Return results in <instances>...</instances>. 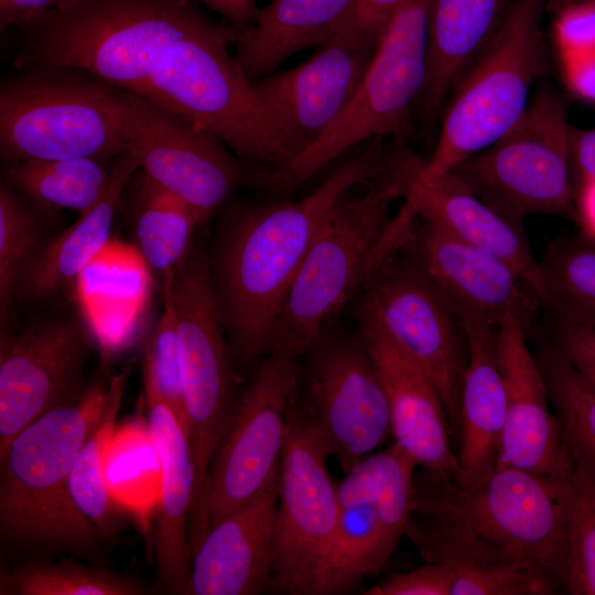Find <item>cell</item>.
<instances>
[{"instance_id": "1", "label": "cell", "mask_w": 595, "mask_h": 595, "mask_svg": "<svg viewBox=\"0 0 595 595\" xmlns=\"http://www.w3.org/2000/svg\"><path fill=\"white\" fill-rule=\"evenodd\" d=\"M382 140H371L298 201L246 204L225 217L208 257L221 323L241 363L269 353L282 304L317 232L343 197L376 175Z\"/></svg>"}, {"instance_id": "2", "label": "cell", "mask_w": 595, "mask_h": 595, "mask_svg": "<svg viewBox=\"0 0 595 595\" xmlns=\"http://www.w3.org/2000/svg\"><path fill=\"white\" fill-rule=\"evenodd\" d=\"M400 185L378 170L368 191L346 195L327 215L274 324L270 350L303 356L331 321L358 296L372 273L409 242L416 214Z\"/></svg>"}, {"instance_id": "3", "label": "cell", "mask_w": 595, "mask_h": 595, "mask_svg": "<svg viewBox=\"0 0 595 595\" xmlns=\"http://www.w3.org/2000/svg\"><path fill=\"white\" fill-rule=\"evenodd\" d=\"M203 14L193 0H76L17 26L23 35L18 67L76 68L139 94Z\"/></svg>"}, {"instance_id": "4", "label": "cell", "mask_w": 595, "mask_h": 595, "mask_svg": "<svg viewBox=\"0 0 595 595\" xmlns=\"http://www.w3.org/2000/svg\"><path fill=\"white\" fill-rule=\"evenodd\" d=\"M95 381L17 434L0 455V536L32 550L89 552L101 540L69 491L78 451L106 404Z\"/></svg>"}, {"instance_id": "5", "label": "cell", "mask_w": 595, "mask_h": 595, "mask_svg": "<svg viewBox=\"0 0 595 595\" xmlns=\"http://www.w3.org/2000/svg\"><path fill=\"white\" fill-rule=\"evenodd\" d=\"M236 34L204 13L138 95L218 138L244 162L278 170L292 155L229 51Z\"/></svg>"}, {"instance_id": "6", "label": "cell", "mask_w": 595, "mask_h": 595, "mask_svg": "<svg viewBox=\"0 0 595 595\" xmlns=\"http://www.w3.org/2000/svg\"><path fill=\"white\" fill-rule=\"evenodd\" d=\"M413 512L462 522L563 587L571 478L502 466L472 486L421 468Z\"/></svg>"}, {"instance_id": "7", "label": "cell", "mask_w": 595, "mask_h": 595, "mask_svg": "<svg viewBox=\"0 0 595 595\" xmlns=\"http://www.w3.org/2000/svg\"><path fill=\"white\" fill-rule=\"evenodd\" d=\"M0 88V155L6 164L126 151L118 88L76 68L31 66Z\"/></svg>"}, {"instance_id": "8", "label": "cell", "mask_w": 595, "mask_h": 595, "mask_svg": "<svg viewBox=\"0 0 595 595\" xmlns=\"http://www.w3.org/2000/svg\"><path fill=\"white\" fill-rule=\"evenodd\" d=\"M548 0H515L505 20L454 87L422 171H452L504 134L524 112L549 67L542 28Z\"/></svg>"}, {"instance_id": "9", "label": "cell", "mask_w": 595, "mask_h": 595, "mask_svg": "<svg viewBox=\"0 0 595 595\" xmlns=\"http://www.w3.org/2000/svg\"><path fill=\"white\" fill-rule=\"evenodd\" d=\"M433 0H403L386 25L349 106L311 147L267 173L266 188H295L367 140L404 139L426 79Z\"/></svg>"}, {"instance_id": "10", "label": "cell", "mask_w": 595, "mask_h": 595, "mask_svg": "<svg viewBox=\"0 0 595 595\" xmlns=\"http://www.w3.org/2000/svg\"><path fill=\"white\" fill-rule=\"evenodd\" d=\"M570 138L562 96L542 85L504 134L450 172L513 221L552 215L577 223Z\"/></svg>"}, {"instance_id": "11", "label": "cell", "mask_w": 595, "mask_h": 595, "mask_svg": "<svg viewBox=\"0 0 595 595\" xmlns=\"http://www.w3.org/2000/svg\"><path fill=\"white\" fill-rule=\"evenodd\" d=\"M298 356L269 351L237 399L228 429L192 505V552L221 517L258 495L280 474L291 414L298 399Z\"/></svg>"}, {"instance_id": "12", "label": "cell", "mask_w": 595, "mask_h": 595, "mask_svg": "<svg viewBox=\"0 0 595 595\" xmlns=\"http://www.w3.org/2000/svg\"><path fill=\"white\" fill-rule=\"evenodd\" d=\"M175 316L186 430L196 474L194 498L226 433L238 398L234 396L231 348L212 280L209 257L193 244L163 279ZM194 500V499H193Z\"/></svg>"}, {"instance_id": "13", "label": "cell", "mask_w": 595, "mask_h": 595, "mask_svg": "<svg viewBox=\"0 0 595 595\" xmlns=\"http://www.w3.org/2000/svg\"><path fill=\"white\" fill-rule=\"evenodd\" d=\"M399 253L369 278L358 294L355 315L375 325L434 382L456 448L461 391L468 358L464 323L420 269Z\"/></svg>"}, {"instance_id": "14", "label": "cell", "mask_w": 595, "mask_h": 595, "mask_svg": "<svg viewBox=\"0 0 595 595\" xmlns=\"http://www.w3.org/2000/svg\"><path fill=\"white\" fill-rule=\"evenodd\" d=\"M418 467L393 442L345 473L336 484L337 522L313 595L349 594L386 565L414 510Z\"/></svg>"}, {"instance_id": "15", "label": "cell", "mask_w": 595, "mask_h": 595, "mask_svg": "<svg viewBox=\"0 0 595 595\" xmlns=\"http://www.w3.org/2000/svg\"><path fill=\"white\" fill-rule=\"evenodd\" d=\"M304 355L298 405L347 473L392 435L378 369L359 333L326 327Z\"/></svg>"}, {"instance_id": "16", "label": "cell", "mask_w": 595, "mask_h": 595, "mask_svg": "<svg viewBox=\"0 0 595 595\" xmlns=\"http://www.w3.org/2000/svg\"><path fill=\"white\" fill-rule=\"evenodd\" d=\"M126 151L138 170L191 206L204 221L247 182L244 161L213 134L149 99L118 89Z\"/></svg>"}, {"instance_id": "17", "label": "cell", "mask_w": 595, "mask_h": 595, "mask_svg": "<svg viewBox=\"0 0 595 595\" xmlns=\"http://www.w3.org/2000/svg\"><path fill=\"white\" fill-rule=\"evenodd\" d=\"M329 457L296 399L280 467L270 592L313 595L339 510Z\"/></svg>"}, {"instance_id": "18", "label": "cell", "mask_w": 595, "mask_h": 595, "mask_svg": "<svg viewBox=\"0 0 595 595\" xmlns=\"http://www.w3.org/2000/svg\"><path fill=\"white\" fill-rule=\"evenodd\" d=\"M422 221V220H421ZM402 252L455 309L461 318L498 327L507 320L529 332L543 304L505 259L422 221Z\"/></svg>"}, {"instance_id": "19", "label": "cell", "mask_w": 595, "mask_h": 595, "mask_svg": "<svg viewBox=\"0 0 595 595\" xmlns=\"http://www.w3.org/2000/svg\"><path fill=\"white\" fill-rule=\"evenodd\" d=\"M376 46L339 32L304 62L273 71L253 88L292 155L315 143L355 97ZM283 167V166H282Z\"/></svg>"}, {"instance_id": "20", "label": "cell", "mask_w": 595, "mask_h": 595, "mask_svg": "<svg viewBox=\"0 0 595 595\" xmlns=\"http://www.w3.org/2000/svg\"><path fill=\"white\" fill-rule=\"evenodd\" d=\"M88 340L73 318H57L0 342V455L35 420L73 399Z\"/></svg>"}, {"instance_id": "21", "label": "cell", "mask_w": 595, "mask_h": 595, "mask_svg": "<svg viewBox=\"0 0 595 595\" xmlns=\"http://www.w3.org/2000/svg\"><path fill=\"white\" fill-rule=\"evenodd\" d=\"M396 140L394 147L385 151L380 169L398 182L402 201L412 206L418 219L501 257L540 299L539 260L532 253L521 223L497 213L453 172L425 174L423 159L404 144V139Z\"/></svg>"}, {"instance_id": "22", "label": "cell", "mask_w": 595, "mask_h": 595, "mask_svg": "<svg viewBox=\"0 0 595 595\" xmlns=\"http://www.w3.org/2000/svg\"><path fill=\"white\" fill-rule=\"evenodd\" d=\"M518 320L497 327L496 354L506 396V421L497 467L570 479L573 465L540 367Z\"/></svg>"}, {"instance_id": "23", "label": "cell", "mask_w": 595, "mask_h": 595, "mask_svg": "<svg viewBox=\"0 0 595 595\" xmlns=\"http://www.w3.org/2000/svg\"><path fill=\"white\" fill-rule=\"evenodd\" d=\"M279 476L232 509L192 552L182 595H256L271 591Z\"/></svg>"}, {"instance_id": "24", "label": "cell", "mask_w": 595, "mask_h": 595, "mask_svg": "<svg viewBox=\"0 0 595 595\" xmlns=\"http://www.w3.org/2000/svg\"><path fill=\"white\" fill-rule=\"evenodd\" d=\"M378 369L394 443L419 467L456 477L458 462L442 397L430 377L375 325L356 317Z\"/></svg>"}, {"instance_id": "25", "label": "cell", "mask_w": 595, "mask_h": 595, "mask_svg": "<svg viewBox=\"0 0 595 595\" xmlns=\"http://www.w3.org/2000/svg\"><path fill=\"white\" fill-rule=\"evenodd\" d=\"M148 434L161 474L154 532L158 585L183 594L191 573L188 526L196 474L185 425L171 405L144 382Z\"/></svg>"}, {"instance_id": "26", "label": "cell", "mask_w": 595, "mask_h": 595, "mask_svg": "<svg viewBox=\"0 0 595 595\" xmlns=\"http://www.w3.org/2000/svg\"><path fill=\"white\" fill-rule=\"evenodd\" d=\"M424 562L453 574L451 595H548L561 587L466 524L412 512L405 534Z\"/></svg>"}, {"instance_id": "27", "label": "cell", "mask_w": 595, "mask_h": 595, "mask_svg": "<svg viewBox=\"0 0 595 595\" xmlns=\"http://www.w3.org/2000/svg\"><path fill=\"white\" fill-rule=\"evenodd\" d=\"M468 358L459 408V436L456 450L462 486L487 479L497 468L506 421V396L497 363V327L463 318Z\"/></svg>"}, {"instance_id": "28", "label": "cell", "mask_w": 595, "mask_h": 595, "mask_svg": "<svg viewBox=\"0 0 595 595\" xmlns=\"http://www.w3.org/2000/svg\"><path fill=\"white\" fill-rule=\"evenodd\" d=\"M515 0H433L426 79L416 106L432 127L459 79L498 31Z\"/></svg>"}, {"instance_id": "29", "label": "cell", "mask_w": 595, "mask_h": 595, "mask_svg": "<svg viewBox=\"0 0 595 595\" xmlns=\"http://www.w3.org/2000/svg\"><path fill=\"white\" fill-rule=\"evenodd\" d=\"M354 6L355 0H271L249 26L237 31L235 57L253 83L292 55L335 37Z\"/></svg>"}, {"instance_id": "30", "label": "cell", "mask_w": 595, "mask_h": 595, "mask_svg": "<svg viewBox=\"0 0 595 595\" xmlns=\"http://www.w3.org/2000/svg\"><path fill=\"white\" fill-rule=\"evenodd\" d=\"M137 170L127 151L115 159L107 191L41 250L28 269L19 292L29 299L48 298L83 274L107 246L119 201Z\"/></svg>"}, {"instance_id": "31", "label": "cell", "mask_w": 595, "mask_h": 595, "mask_svg": "<svg viewBox=\"0 0 595 595\" xmlns=\"http://www.w3.org/2000/svg\"><path fill=\"white\" fill-rule=\"evenodd\" d=\"M126 383V374L112 377L104 410L83 442L69 477V491L75 507L96 528L101 539L111 538L119 526L118 504L107 475Z\"/></svg>"}, {"instance_id": "32", "label": "cell", "mask_w": 595, "mask_h": 595, "mask_svg": "<svg viewBox=\"0 0 595 595\" xmlns=\"http://www.w3.org/2000/svg\"><path fill=\"white\" fill-rule=\"evenodd\" d=\"M540 300L554 320L595 326V240L584 234L553 240L539 260Z\"/></svg>"}, {"instance_id": "33", "label": "cell", "mask_w": 595, "mask_h": 595, "mask_svg": "<svg viewBox=\"0 0 595 595\" xmlns=\"http://www.w3.org/2000/svg\"><path fill=\"white\" fill-rule=\"evenodd\" d=\"M559 419L573 468L595 482V386L566 361L550 342L534 351Z\"/></svg>"}, {"instance_id": "34", "label": "cell", "mask_w": 595, "mask_h": 595, "mask_svg": "<svg viewBox=\"0 0 595 595\" xmlns=\"http://www.w3.org/2000/svg\"><path fill=\"white\" fill-rule=\"evenodd\" d=\"M102 161L90 158L29 160L6 164V182L37 206L78 214L94 206L111 180Z\"/></svg>"}, {"instance_id": "35", "label": "cell", "mask_w": 595, "mask_h": 595, "mask_svg": "<svg viewBox=\"0 0 595 595\" xmlns=\"http://www.w3.org/2000/svg\"><path fill=\"white\" fill-rule=\"evenodd\" d=\"M136 238L147 264L163 279L186 257L202 223L182 199L141 173L136 196Z\"/></svg>"}, {"instance_id": "36", "label": "cell", "mask_w": 595, "mask_h": 595, "mask_svg": "<svg viewBox=\"0 0 595 595\" xmlns=\"http://www.w3.org/2000/svg\"><path fill=\"white\" fill-rule=\"evenodd\" d=\"M143 585L112 570L72 560L30 561L6 569L1 595H139Z\"/></svg>"}, {"instance_id": "37", "label": "cell", "mask_w": 595, "mask_h": 595, "mask_svg": "<svg viewBox=\"0 0 595 595\" xmlns=\"http://www.w3.org/2000/svg\"><path fill=\"white\" fill-rule=\"evenodd\" d=\"M25 196L7 182L0 185V309L6 318L12 299L34 262L41 239L39 219Z\"/></svg>"}, {"instance_id": "38", "label": "cell", "mask_w": 595, "mask_h": 595, "mask_svg": "<svg viewBox=\"0 0 595 595\" xmlns=\"http://www.w3.org/2000/svg\"><path fill=\"white\" fill-rule=\"evenodd\" d=\"M571 486L563 588L573 595H595V482L574 467Z\"/></svg>"}, {"instance_id": "39", "label": "cell", "mask_w": 595, "mask_h": 595, "mask_svg": "<svg viewBox=\"0 0 595 595\" xmlns=\"http://www.w3.org/2000/svg\"><path fill=\"white\" fill-rule=\"evenodd\" d=\"M163 305L164 310L145 349L143 382L151 385L158 391L186 428L175 316L171 302L165 295H163Z\"/></svg>"}, {"instance_id": "40", "label": "cell", "mask_w": 595, "mask_h": 595, "mask_svg": "<svg viewBox=\"0 0 595 595\" xmlns=\"http://www.w3.org/2000/svg\"><path fill=\"white\" fill-rule=\"evenodd\" d=\"M453 574L440 563L424 564L405 573H396L368 587L364 595H451Z\"/></svg>"}, {"instance_id": "41", "label": "cell", "mask_w": 595, "mask_h": 595, "mask_svg": "<svg viewBox=\"0 0 595 595\" xmlns=\"http://www.w3.org/2000/svg\"><path fill=\"white\" fill-rule=\"evenodd\" d=\"M555 17L553 36L560 57L595 52V4L581 0Z\"/></svg>"}, {"instance_id": "42", "label": "cell", "mask_w": 595, "mask_h": 595, "mask_svg": "<svg viewBox=\"0 0 595 595\" xmlns=\"http://www.w3.org/2000/svg\"><path fill=\"white\" fill-rule=\"evenodd\" d=\"M551 345L595 386V326L554 320Z\"/></svg>"}, {"instance_id": "43", "label": "cell", "mask_w": 595, "mask_h": 595, "mask_svg": "<svg viewBox=\"0 0 595 595\" xmlns=\"http://www.w3.org/2000/svg\"><path fill=\"white\" fill-rule=\"evenodd\" d=\"M403 0H355L354 10L340 31L366 44L377 43Z\"/></svg>"}, {"instance_id": "44", "label": "cell", "mask_w": 595, "mask_h": 595, "mask_svg": "<svg viewBox=\"0 0 595 595\" xmlns=\"http://www.w3.org/2000/svg\"><path fill=\"white\" fill-rule=\"evenodd\" d=\"M560 58L570 90L585 100L595 102V52Z\"/></svg>"}, {"instance_id": "45", "label": "cell", "mask_w": 595, "mask_h": 595, "mask_svg": "<svg viewBox=\"0 0 595 595\" xmlns=\"http://www.w3.org/2000/svg\"><path fill=\"white\" fill-rule=\"evenodd\" d=\"M76 0H0L1 30L18 26L30 17L44 11L63 10Z\"/></svg>"}, {"instance_id": "46", "label": "cell", "mask_w": 595, "mask_h": 595, "mask_svg": "<svg viewBox=\"0 0 595 595\" xmlns=\"http://www.w3.org/2000/svg\"><path fill=\"white\" fill-rule=\"evenodd\" d=\"M571 166H575L580 181L595 180V129L571 128Z\"/></svg>"}, {"instance_id": "47", "label": "cell", "mask_w": 595, "mask_h": 595, "mask_svg": "<svg viewBox=\"0 0 595 595\" xmlns=\"http://www.w3.org/2000/svg\"><path fill=\"white\" fill-rule=\"evenodd\" d=\"M219 13L239 31L249 26L256 19L259 8L257 0H198Z\"/></svg>"}, {"instance_id": "48", "label": "cell", "mask_w": 595, "mask_h": 595, "mask_svg": "<svg viewBox=\"0 0 595 595\" xmlns=\"http://www.w3.org/2000/svg\"><path fill=\"white\" fill-rule=\"evenodd\" d=\"M575 205L582 234L595 240V180L580 181Z\"/></svg>"}, {"instance_id": "49", "label": "cell", "mask_w": 595, "mask_h": 595, "mask_svg": "<svg viewBox=\"0 0 595 595\" xmlns=\"http://www.w3.org/2000/svg\"><path fill=\"white\" fill-rule=\"evenodd\" d=\"M581 0H548L547 12L558 14L563 9Z\"/></svg>"}, {"instance_id": "50", "label": "cell", "mask_w": 595, "mask_h": 595, "mask_svg": "<svg viewBox=\"0 0 595 595\" xmlns=\"http://www.w3.org/2000/svg\"><path fill=\"white\" fill-rule=\"evenodd\" d=\"M586 1H588V2H591V3H593V4H595V0H586Z\"/></svg>"}]
</instances>
